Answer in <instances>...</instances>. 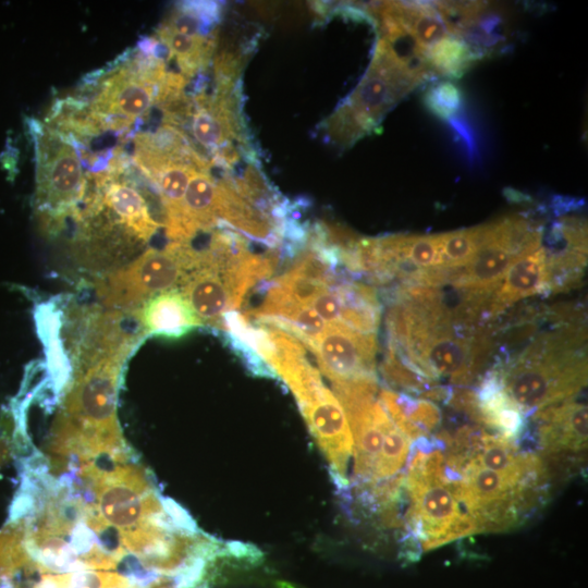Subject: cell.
Returning <instances> with one entry per match:
<instances>
[{
    "mask_svg": "<svg viewBox=\"0 0 588 588\" xmlns=\"http://www.w3.org/2000/svg\"><path fill=\"white\" fill-rule=\"evenodd\" d=\"M35 148V207L48 232L62 228L68 216L83 203L87 179L70 139L52 126L29 120Z\"/></svg>",
    "mask_w": 588,
    "mask_h": 588,
    "instance_id": "cell-6",
    "label": "cell"
},
{
    "mask_svg": "<svg viewBox=\"0 0 588 588\" xmlns=\"http://www.w3.org/2000/svg\"><path fill=\"white\" fill-rule=\"evenodd\" d=\"M219 223L217 180L209 171L196 172L187 185L179 222L167 236L172 242H189Z\"/></svg>",
    "mask_w": 588,
    "mask_h": 588,
    "instance_id": "cell-15",
    "label": "cell"
},
{
    "mask_svg": "<svg viewBox=\"0 0 588 588\" xmlns=\"http://www.w3.org/2000/svg\"><path fill=\"white\" fill-rule=\"evenodd\" d=\"M128 353L106 357L76 373L54 430L78 452L125 449L117 420L121 370Z\"/></svg>",
    "mask_w": 588,
    "mask_h": 588,
    "instance_id": "cell-4",
    "label": "cell"
},
{
    "mask_svg": "<svg viewBox=\"0 0 588 588\" xmlns=\"http://www.w3.org/2000/svg\"><path fill=\"white\" fill-rule=\"evenodd\" d=\"M454 134L462 142L463 149L470 162H476L479 157L477 135L469 120L460 112L456 117L448 121Z\"/></svg>",
    "mask_w": 588,
    "mask_h": 588,
    "instance_id": "cell-26",
    "label": "cell"
},
{
    "mask_svg": "<svg viewBox=\"0 0 588 588\" xmlns=\"http://www.w3.org/2000/svg\"><path fill=\"white\" fill-rule=\"evenodd\" d=\"M306 348L314 354L320 371L331 382L378 378L376 334L359 333L340 323L327 324Z\"/></svg>",
    "mask_w": 588,
    "mask_h": 588,
    "instance_id": "cell-9",
    "label": "cell"
},
{
    "mask_svg": "<svg viewBox=\"0 0 588 588\" xmlns=\"http://www.w3.org/2000/svg\"><path fill=\"white\" fill-rule=\"evenodd\" d=\"M220 9L216 2L184 1L170 13L162 26L191 37H210L219 21Z\"/></svg>",
    "mask_w": 588,
    "mask_h": 588,
    "instance_id": "cell-20",
    "label": "cell"
},
{
    "mask_svg": "<svg viewBox=\"0 0 588 588\" xmlns=\"http://www.w3.org/2000/svg\"><path fill=\"white\" fill-rule=\"evenodd\" d=\"M270 282L286 297L301 305H310L320 293L330 287L324 283L294 274L289 270L275 277Z\"/></svg>",
    "mask_w": 588,
    "mask_h": 588,
    "instance_id": "cell-25",
    "label": "cell"
},
{
    "mask_svg": "<svg viewBox=\"0 0 588 588\" xmlns=\"http://www.w3.org/2000/svg\"><path fill=\"white\" fill-rule=\"evenodd\" d=\"M587 329L581 320L556 321L517 354L495 363L502 385L528 417L574 397L587 384Z\"/></svg>",
    "mask_w": 588,
    "mask_h": 588,
    "instance_id": "cell-1",
    "label": "cell"
},
{
    "mask_svg": "<svg viewBox=\"0 0 588 588\" xmlns=\"http://www.w3.org/2000/svg\"><path fill=\"white\" fill-rule=\"evenodd\" d=\"M443 442L436 436L412 443L404 471L408 507L404 516L408 555L444 546L476 532L446 475Z\"/></svg>",
    "mask_w": 588,
    "mask_h": 588,
    "instance_id": "cell-2",
    "label": "cell"
},
{
    "mask_svg": "<svg viewBox=\"0 0 588 588\" xmlns=\"http://www.w3.org/2000/svg\"><path fill=\"white\" fill-rule=\"evenodd\" d=\"M310 306L321 317L327 324L338 323L340 314V303L332 287H328L320 293Z\"/></svg>",
    "mask_w": 588,
    "mask_h": 588,
    "instance_id": "cell-27",
    "label": "cell"
},
{
    "mask_svg": "<svg viewBox=\"0 0 588 588\" xmlns=\"http://www.w3.org/2000/svg\"><path fill=\"white\" fill-rule=\"evenodd\" d=\"M179 286L203 324L221 330L224 316L236 310L225 283L213 268L193 269Z\"/></svg>",
    "mask_w": 588,
    "mask_h": 588,
    "instance_id": "cell-16",
    "label": "cell"
},
{
    "mask_svg": "<svg viewBox=\"0 0 588 588\" xmlns=\"http://www.w3.org/2000/svg\"><path fill=\"white\" fill-rule=\"evenodd\" d=\"M380 372L383 380L391 387L401 389L405 393L421 394L429 388L438 384L415 369L406 365L392 348L387 346Z\"/></svg>",
    "mask_w": 588,
    "mask_h": 588,
    "instance_id": "cell-23",
    "label": "cell"
},
{
    "mask_svg": "<svg viewBox=\"0 0 588 588\" xmlns=\"http://www.w3.org/2000/svg\"><path fill=\"white\" fill-rule=\"evenodd\" d=\"M96 180L100 186L102 206L114 215L113 220L131 237L149 241L160 223L154 218L142 192L134 187L132 181L106 171L96 174Z\"/></svg>",
    "mask_w": 588,
    "mask_h": 588,
    "instance_id": "cell-12",
    "label": "cell"
},
{
    "mask_svg": "<svg viewBox=\"0 0 588 588\" xmlns=\"http://www.w3.org/2000/svg\"><path fill=\"white\" fill-rule=\"evenodd\" d=\"M73 352L79 373L99 360L120 353H131L144 335L123 329L122 310L102 311L98 308L81 309L77 317Z\"/></svg>",
    "mask_w": 588,
    "mask_h": 588,
    "instance_id": "cell-11",
    "label": "cell"
},
{
    "mask_svg": "<svg viewBox=\"0 0 588 588\" xmlns=\"http://www.w3.org/2000/svg\"><path fill=\"white\" fill-rule=\"evenodd\" d=\"M543 293H549V284L546 253L541 244L512 261L488 301L486 321L499 317L516 302Z\"/></svg>",
    "mask_w": 588,
    "mask_h": 588,
    "instance_id": "cell-13",
    "label": "cell"
},
{
    "mask_svg": "<svg viewBox=\"0 0 588 588\" xmlns=\"http://www.w3.org/2000/svg\"><path fill=\"white\" fill-rule=\"evenodd\" d=\"M134 310L144 335L176 340L203 326L177 287L154 295Z\"/></svg>",
    "mask_w": 588,
    "mask_h": 588,
    "instance_id": "cell-14",
    "label": "cell"
},
{
    "mask_svg": "<svg viewBox=\"0 0 588 588\" xmlns=\"http://www.w3.org/2000/svg\"><path fill=\"white\" fill-rule=\"evenodd\" d=\"M535 440L551 482L583 471L587 461V406L574 400L534 412Z\"/></svg>",
    "mask_w": 588,
    "mask_h": 588,
    "instance_id": "cell-8",
    "label": "cell"
},
{
    "mask_svg": "<svg viewBox=\"0 0 588 588\" xmlns=\"http://www.w3.org/2000/svg\"><path fill=\"white\" fill-rule=\"evenodd\" d=\"M298 407L329 462L338 492L346 491L350 488L346 470L353 452V437L344 409L326 385L311 401Z\"/></svg>",
    "mask_w": 588,
    "mask_h": 588,
    "instance_id": "cell-10",
    "label": "cell"
},
{
    "mask_svg": "<svg viewBox=\"0 0 588 588\" xmlns=\"http://www.w3.org/2000/svg\"><path fill=\"white\" fill-rule=\"evenodd\" d=\"M454 481L456 497L476 532L515 529L548 501L551 480L536 452L524 451L513 465L489 469L466 462Z\"/></svg>",
    "mask_w": 588,
    "mask_h": 588,
    "instance_id": "cell-3",
    "label": "cell"
},
{
    "mask_svg": "<svg viewBox=\"0 0 588 588\" xmlns=\"http://www.w3.org/2000/svg\"><path fill=\"white\" fill-rule=\"evenodd\" d=\"M424 102L437 118L448 122L461 112L463 94L455 84L441 82L425 93Z\"/></svg>",
    "mask_w": 588,
    "mask_h": 588,
    "instance_id": "cell-24",
    "label": "cell"
},
{
    "mask_svg": "<svg viewBox=\"0 0 588 588\" xmlns=\"http://www.w3.org/2000/svg\"><path fill=\"white\" fill-rule=\"evenodd\" d=\"M482 236V225L439 234L442 268L456 270L475 256Z\"/></svg>",
    "mask_w": 588,
    "mask_h": 588,
    "instance_id": "cell-22",
    "label": "cell"
},
{
    "mask_svg": "<svg viewBox=\"0 0 588 588\" xmlns=\"http://www.w3.org/2000/svg\"><path fill=\"white\" fill-rule=\"evenodd\" d=\"M340 303L338 323L364 334H376L382 306L371 284L342 280L331 285ZM335 324V323H334Z\"/></svg>",
    "mask_w": 588,
    "mask_h": 588,
    "instance_id": "cell-18",
    "label": "cell"
},
{
    "mask_svg": "<svg viewBox=\"0 0 588 588\" xmlns=\"http://www.w3.org/2000/svg\"><path fill=\"white\" fill-rule=\"evenodd\" d=\"M479 59L461 38L448 35L427 52V60L436 74L460 78Z\"/></svg>",
    "mask_w": 588,
    "mask_h": 588,
    "instance_id": "cell-21",
    "label": "cell"
},
{
    "mask_svg": "<svg viewBox=\"0 0 588 588\" xmlns=\"http://www.w3.org/2000/svg\"><path fill=\"white\" fill-rule=\"evenodd\" d=\"M422 81L380 38L363 79L326 121L327 135L335 144L348 147L371 133L385 113Z\"/></svg>",
    "mask_w": 588,
    "mask_h": 588,
    "instance_id": "cell-5",
    "label": "cell"
},
{
    "mask_svg": "<svg viewBox=\"0 0 588 588\" xmlns=\"http://www.w3.org/2000/svg\"><path fill=\"white\" fill-rule=\"evenodd\" d=\"M158 40L167 48L171 58H175L181 74L193 76L206 66L216 48V35L210 37H191L173 32L162 25L156 30Z\"/></svg>",
    "mask_w": 588,
    "mask_h": 588,
    "instance_id": "cell-19",
    "label": "cell"
},
{
    "mask_svg": "<svg viewBox=\"0 0 588 588\" xmlns=\"http://www.w3.org/2000/svg\"><path fill=\"white\" fill-rule=\"evenodd\" d=\"M198 264L199 250L189 242H171L97 279L96 294L110 309L133 310L154 295L175 289Z\"/></svg>",
    "mask_w": 588,
    "mask_h": 588,
    "instance_id": "cell-7",
    "label": "cell"
},
{
    "mask_svg": "<svg viewBox=\"0 0 588 588\" xmlns=\"http://www.w3.org/2000/svg\"><path fill=\"white\" fill-rule=\"evenodd\" d=\"M379 401L395 427L412 442L431 436L441 424V411L431 401L389 389L380 391Z\"/></svg>",
    "mask_w": 588,
    "mask_h": 588,
    "instance_id": "cell-17",
    "label": "cell"
}]
</instances>
